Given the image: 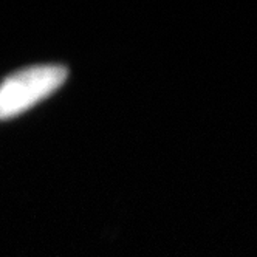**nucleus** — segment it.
Instances as JSON below:
<instances>
[{"instance_id": "nucleus-1", "label": "nucleus", "mask_w": 257, "mask_h": 257, "mask_svg": "<svg viewBox=\"0 0 257 257\" xmlns=\"http://www.w3.org/2000/svg\"><path fill=\"white\" fill-rule=\"evenodd\" d=\"M67 79L62 65H36L13 73L0 84V119L24 113L56 91Z\"/></svg>"}]
</instances>
